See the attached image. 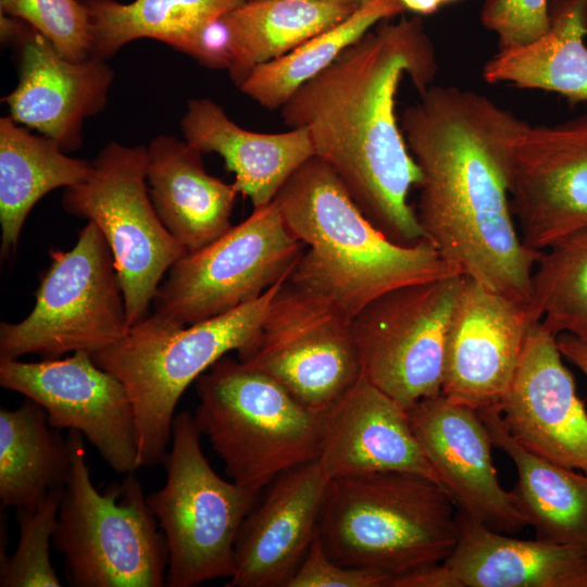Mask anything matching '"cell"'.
Wrapping results in <instances>:
<instances>
[{"instance_id":"obj_12","label":"cell","mask_w":587,"mask_h":587,"mask_svg":"<svg viewBox=\"0 0 587 587\" xmlns=\"http://www.w3.org/2000/svg\"><path fill=\"white\" fill-rule=\"evenodd\" d=\"M238 359L325 413L362 374L353 317L327 296L286 280L251 348Z\"/></svg>"},{"instance_id":"obj_17","label":"cell","mask_w":587,"mask_h":587,"mask_svg":"<svg viewBox=\"0 0 587 587\" xmlns=\"http://www.w3.org/2000/svg\"><path fill=\"white\" fill-rule=\"evenodd\" d=\"M562 358L557 336L534 323L497 404L505 427L523 448L587 473V411Z\"/></svg>"},{"instance_id":"obj_20","label":"cell","mask_w":587,"mask_h":587,"mask_svg":"<svg viewBox=\"0 0 587 587\" xmlns=\"http://www.w3.org/2000/svg\"><path fill=\"white\" fill-rule=\"evenodd\" d=\"M330 480L317 459L275 480L245 519L226 587H286L319 535Z\"/></svg>"},{"instance_id":"obj_36","label":"cell","mask_w":587,"mask_h":587,"mask_svg":"<svg viewBox=\"0 0 587 587\" xmlns=\"http://www.w3.org/2000/svg\"><path fill=\"white\" fill-rule=\"evenodd\" d=\"M389 580L380 572L335 562L317 535L286 587H387Z\"/></svg>"},{"instance_id":"obj_30","label":"cell","mask_w":587,"mask_h":587,"mask_svg":"<svg viewBox=\"0 0 587 587\" xmlns=\"http://www.w3.org/2000/svg\"><path fill=\"white\" fill-rule=\"evenodd\" d=\"M360 7L342 0H247L229 12L240 43L230 78L239 86L255 66L290 52Z\"/></svg>"},{"instance_id":"obj_27","label":"cell","mask_w":587,"mask_h":587,"mask_svg":"<svg viewBox=\"0 0 587 587\" xmlns=\"http://www.w3.org/2000/svg\"><path fill=\"white\" fill-rule=\"evenodd\" d=\"M90 171L91 162L67 155L53 139L1 117V257L15 250L28 213L45 195L82 183Z\"/></svg>"},{"instance_id":"obj_25","label":"cell","mask_w":587,"mask_h":587,"mask_svg":"<svg viewBox=\"0 0 587 587\" xmlns=\"http://www.w3.org/2000/svg\"><path fill=\"white\" fill-rule=\"evenodd\" d=\"M492 446L514 463L512 490L536 538L587 552V473L544 459L523 448L509 433L498 404L478 410Z\"/></svg>"},{"instance_id":"obj_40","label":"cell","mask_w":587,"mask_h":587,"mask_svg":"<svg viewBox=\"0 0 587 587\" xmlns=\"http://www.w3.org/2000/svg\"><path fill=\"white\" fill-rule=\"evenodd\" d=\"M400 3L412 12L419 14H432L435 13L442 4L441 0H399Z\"/></svg>"},{"instance_id":"obj_4","label":"cell","mask_w":587,"mask_h":587,"mask_svg":"<svg viewBox=\"0 0 587 587\" xmlns=\"http://www.w3.org/2000/svg\"><path fill=\"white\" fill-rule=\"evenodd\" d=\"M457 511L444 488L423 475L379 472L337 477L328 487L319 536L335 562L391 579L451 554Z\"/></svg>"},{"instance_id":"obj_14","label":"cell","mask_w":587,"mask_h":587,"mask_svg":"<svg viewBox=\"0 0 587 587\" xmlns=\"http://www.w3.org/2000/svg\"><path fill=\"white\" fill-rule=\"evenodd\" d=\"M0 385L41 405L51 427L79 432L115 472L139 469L130 397L90 352L39 362L0 359Z\"/></svg>"},{"instance_id":"obj_29","label":"cell","mask_w":587,"mask_h":587,"mask_svg":"<svg viewBox=\"0 0 587 587\" xmlns=\"http://www.w3.org/2000/svg\"><path fill=\"white\" fill-rule=\"evenodd\" d=\"M92 25V57L107 60L124 45L149 38L185 52L212 18L247 0H82Z\"/></svg>"},{"instance_id":"obj_3","label":"cell","mask_w":587,"mask_h":587,"mask_svg":"<svg viewBox=\"0 0 587 587\" xmlns=\"http://www.w3.org/2000/svg\"><path fill=\"white\" fill-rule=\"evenodd\" d=\"M274 201L286 226L308 247L288 279L327 296L352 317L392 289L460 274L426 240L404 246L387 238L316 155L288 178Z\"/></svg>"},{"instance_id":"obj_24","label":"cell","mask_w":587,"mask_h":587,"mask_svg":"<svg viewBox=\"0 0 587 587\" xmlns=\"http://www.w3.org/2000/svg\"><path fill=\"white\" fill-rule=\"evenodd\" d=\"M457 542L445 563L462 587H587V552L519 539L457 511Z\"/></svg>"},{"instance_id":"obj_21","label":"cell","mask_w":587,"mask_h":587,"mask_svg":"<svg viewBox=\"0 0 587 587\" xmlns=\"http://www.w3.org/2000/svg\"><path fill=\"white\" fill-rule=\"evenodd\" d=\"M317 461L329 479L408 472L438 484L408 411L363 374L324 413Z\"/></svg>"},{"instance_id":"obj_15","label":"cell","mask_w":587,"mask_h":587,"mask_svg":"<svg viewBox=\"0 0 587 587\" xmlns=\"http://www.w3.org/2000/svg\"><path fill=\"white\" fill-rule=\"evenodd\" d=\"M510 199L530 250L544 251L587 228V114L553 125L523 124L512 146Z\"/></svg>"},{"instance_id":"obj_23","label":"cell","mask_w":587,"mask_h":587,"mask_svg":"<svg viewBox=\"0 0 587 587\" xmlns=\"http://www.w3.org/2000/svg\"><path fill=\"white\" fill-rule=\"evenodd\" d=\"M147 183L153 207L166 229L197 251L226 233L238 190L210 175L202 152L171 135L147 147Z\"/></svg>"},{"instance_id":"obj_8","label":"cell","mask_w":587,"mask_h":587,"mask_svg":"<svg viewBox=\"0 0 587 587\" xmlns=\"http://www.w3.org/2000/svg\"><path fill=\"white\" fill-rule=\"evenodd\" d=\"M201 435L195 415H175L165 484L147 496L165 537L170 587L234 575L236 539L260 491L222 478L202 451Z\"/></svg>"},{"instance_id":"obj_16","label":"cell","mask_w":587,"mask_h":587,"mask_svg":"<svg viewBox=\"0 0 587 587\" xmlns=\"http://www.w3.org/2000/svg\"><path fill=\"white\" fill-rule=\"evenodd\" d=\"M407 411L438 484L459 511L504 534L527 526L512 491L499 482L492 442L478 410L440 394Z\"/></svg>"},{"instance_id":"obj_13","label":"cell","mask_w":587,"mask_h":587,"mask_svg":"<svg viewBox=\"0 0 587 587\" xmlns=\"http://www.w3.org/2000/svg\"><path fill=\"white\" fill-rule=\"evenodd\" d=\"M457 274L392 289L353 317L362 374L405 410L441 394Z\"/></svg>"},{"instance_id":"obj_39","label":"cell","mask_w":587,"mask_h":587,"mask_svg":"<svg viewBox=\"0 0 587 587\" xmlns=\"http://www.w3.org/2000/svg\"><path fill=\"white\" fill-rule=\"evenodd\" d=\"M562 355L587 377V344L566 334L557 337Z\"/></svg>"},{"instance_id":"obj_28","label":"cell","mask_w":587,"mask_h":587,"mask_svg":"<svg viewBox=\"0 0 587 587\" xmlns=\"http://www.w3.org/2000/svg\"><path fill=\"white\" fill-rule=\"evenodd\" d=\"M71 466V448L48 423L47 413L26 398L17 409L0 410L1 508L35 509Z\"/></svg>"},{"instance_id":"obj_34","label":"cell","mask_w":587,"mask_h":587,"mask_svg":"<svg viewBox=\"0 0 587 587\" xmlns=\"http://www.w3.org/2000/svg\"><path fill=\"white\" fill-rule=\"evenodd\" d=\"M0 12L27 23L67 59L92 57V25L82 0H0Z\"/></svg>"},{"instance_id":"obj_37","label":"cell","mask_w":587,"mask_h":587,"mask_svg":"<svg viewBox=\"0 0 587 587\" xmlns=\"http://www.w3.org/2000/svg\"><path fill=\"white\" fill-rule=\"evenodd\" d=\"M229 12L209 21L184 53L203 66L225 68L230 74L240 58V43Z\"/></svg>"},{"instance_id":"obj_26","label":"cell","mask_w":587,"mask_h":587,"mask_svg":"<svg viewBox=\"0 0 587 587\" xmlns=\"http://www.w3.org/2000/svg\"><path fill=\"white\" fill-rule=\"evenodd\" d=\"M550 27L539 39L499 50L483 68L489 84H510L587 101V0H552Z\"/></svg>"},{"instance_id":"obj_22","label":"cell","mask_w":587,"mask_h":587,"mask_svg":"<svg viewBox=\"0 0 587 587\" xmlns=\"http://www.w3.org/2000/svg\"><path fill=\"white\" fill-rule=\"evenodd\" d=\"M180 128L190 146L223 158L235 174L238 192L251 200L253 209L271 203L288 178L315 155L305 128L275 134L247 130L207 98L188 101Z\"/></svg>"},{"instance_id":"obj_10","label":"cell","mask_w":587,"mask_h":587,"mask_svg":"<svg viewBox=\"0 0 587 587\" xmlns=\"http://www.w3.org/2000/svg\"><path fill=\"white\" fill-rule=\"evenodd\" d=\"M64 210L93 222L114 259L129 327L148 317L166 272L187 252L166 229L151 201L147 148L111 141L82 183L65 188Z\"/></svg>"},{"instance_id":"obj_19","label":"cell","mask_w":587,"mask_h":587,"mask_svg":"<svg viewBox=\"0 0 587 587\" xmlns=\"http://www.w3.org/2000/svg\"><path fill=\"white\" fill-rule=\"evenodd\" d=\"M13 43L18 82L2 99L10 117L53 139L65 152L76 150L85 120L107 104L112 68L96 57L83 61L65 58L28 24Z\"/></svg>"},{"instance_id":"obj_31","label":"cell","mask_w":587,"mask_h":587,"mask_svg":"<svg viewBox=\"0 0 587 587\" xmlns=\"http://www.w3.org/2000/svg\"><path fill=\"white\" fill-rule=\"evenodd\" d=\"M404 10L399 0H372L290 52L255 66L239 89L268 110L280 109L301 85L327 68L376 24Z\"/></svg>"},{"instance_id":"obj_6","label":"cell","mask_w":587,"mask_h":587,"mask_svg":"<svg viewBox=\"0 0 587 587\" xmlns=\"http://www.w3.org/2000/svg\"><path fill=\"white\" fill-rule=\"evenodd\" d=\"M195 419L233 482L261 490L317 459L323 415L277 380L227 354L197 379Z\"/></svg>"},{"instance_id":"obj_41","label":"cell","mask_w":587,"mask_h":587,"mask_svg":"<svg viewBox=\"0 0 587 587\" xmlns=\"http://www.w3.org/2000/svg\"><path fill=\"white\" fill-rule=\"evenodd\" d=\"M342 1H347V2H351V3H354L357 5H363L372 0H342Z\"/></svg>"},{"instance_id":"obj_32","label":"cell","mask_w":587,"mask_h":587,"mask_svg":"<svg viewBox=\"0 0 587 587\" xmlns=\"http://www.w3.org/2000/svg\"><path fill=\"white\" fill-rule=\"evenodd\" d=\"M527 307L532 319L554 336L587 344V228L541 251Z\"/></svg>"},{"instance_id":"obj_9","label":"cell","mask_w":587,"mask_h":587,"mask_svg":"<svg viewBox=\"0 0 587 587\" xmlns=\"http://www.w3.org/2000/svg\"><path fill=\"white\" fill-rule=\"evenodd\" d=\"M49 257L34 309L18 323L0 324V359L92 354L129 329L113 254L93 222L79 230L72 249H50Z\"/></svg>"},{"instance_id":"obj_1","label":"cell","mask_w":587,"mask_h":587,"mask_svg":"<svg viewBox=\"0 0 587 587\" xmlns=\"http://www.w3.org/2000/svg\"><path fill=\"white\" fill-rule=\"evenodd\" d=\"M524 123L476 91L432 85L400 127L422 174L414 209L425 240L461 275L527 304L541 251L524 245L510 199Z\"/></svg>"},{"instance_id":"obj_2","label":"cell","mask_w":587,"mask_h":587,"mask_svg":"<svg viewBox=\"0 0 587 587\" xmlns=\"http://www.w3.org/2000/svg\"><path fill=\"white\" fill-rule=\"evenodd\" d=\"M437 73L434 46L420 18L383 23L301 85L280 108L291 128L309 132L315 155L338 175L363 214L391 241L425 240L412 187L422 174L395 113L398 86L419 93Z\"/></svg>"},{"instance_id":"obj_11","label":"cell","mask_w":587,"mask_h":587,"mask_svg":"<svg viewBox=\"0 0 587 587\" xmlns=\"http://www.w3.org/2000/svg\"><path fill=\"white\" fill-rule=\"evenodd\" d=\"M304 245L273 200L170 270L153 298L158 320L191 325L232 311L288 279Z\"/></svg>"},{"instance_id":"obj_18","label":"cell","mask_w":587,"mask_h":587,"mask_svg":"<svg viewBox=\"0 0 587 587\" xmlns=\"http://www.w3.org/2000/svg\"><path fill=\"white\" fill-rule=\"evenodd\" d=\"M534 323L527 304L464 276L449 326L441 395L476 410L497 404Z\"/></svg>"},{"instance_id":"obj_42","label":"cell","mask_w":587,"mask_h":587,"mask_svg":"<svg viewBox=\"0 0 587 587\" xmlns=\"http://www.w3.org/2000/svg\"><path fill=\"white\" fill-rule=\"evenodd\" d=\"M452 1H455V0H441L442 4L448 3V2H452Z\"/></svg>"},{"instance_id":"obj_7","label":"cell","mask_w":587,"mask_h":587,"mask_svg":"<svg viewBox=\"0 0 587 587\" xmlns=\"http://www.w3.org/2000/svg\"><path fill=\"white\" fill-rule=\"evenodd\" d=\"M83 435L70 429L71 466L52 544L75 587H163L165 537L134 472L104 492L93 485Z\"/></svg>"},{"instance_id":"obj_38","label":"cell","mask_w":587,"mask_h":587,"mask_svg":"<svg viewBox=\"0 0 587 587\" xmlns=\"http://www.w3.org/2000/svg\"><path fill=\"white\" fill-rule=\"evenodd\" d=\"M388 587H462V585L444 561L395 576L389 580Z\"/></svg>"},{"instance_id":"obj_33","label":"cell","mask_w":587,"mask_h":587,"mask_svg":"<svg viewBox=\"0 0 587 587\" xmlns=\"http://www.w3.org/2000/svg\"><path fill=\"white\" fill-rule=\"evenodd\" d=\"M64 486L51 489L35 509L17 511L18 544L10 557H1V587H60L51 563L50 542L57 527Z\"/></svg>"},{"instance_id":"obj_35","label":"cell","mask_w":587,"mask_h":587,"mask_svg":"<svg viewBox=\"0 0 587 587\" xmlns=\"http://www.w3.org/2000/svg\"><path fill=\"white\" fill-rule=\"evenodd\" d=\"M480 22L498 38L499 50L528 45L550 27L548 0H485Z\"/></svg>"},{"instance_id":"obj_5","label":"cell","mask_w":587,"mask_h":587,"mask_svg":"<svg viewBox=\"0 0 587 587\" xmlns=\"http://www.w3.org/2000/svg\"><path fill=\"white\" fill-rule=\"evenodd\" d=\"M286 280L250 302L191 325L148 316L115 344L91 354L100 367L122 382L130 397L139 467L164 463L182 395L228 352L235 350L239 357L251 348Z\"/></svg>"}]
</instances>
